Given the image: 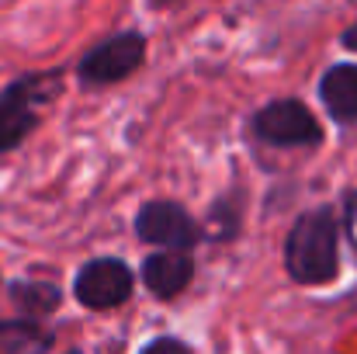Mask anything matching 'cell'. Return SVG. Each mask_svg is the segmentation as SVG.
<instances>
[{
	"label": "cell",
	"instance_id": "6da1fadb",
	"mask_svg": "<svg viewBox=\"0 0 357 354\" xmlns=\"http://www.w3.org/2000/svg\"><path fill=\"white\" fill-rule=\"evenodd\" d=\"M284 271L295 285H330L340 274V223L330 205L302 212L284 239Z\"/></svg>",
	"mask_w": 357,
	"mask_h": 354
},
{
	"label": "cell",
	"instance_id": "7a4b0ae2",
	"mask_svg": "<svg viewBox=\"0 0 357 354\" xmlns=\"http://www.w3.org/2000/svg\"><path fill=\"white\" fill-rule=\"evenodd\" d=\"M63 94V70L14 77L0 91V156L14 153L38 125L42 108Z\"/></svg>",
	"mask_w": 357,
	"mask_h": 354
},
{
	"label": "cell",
	"instance_id": "3957f363",
	"mask_svg": "<svg viewBox=\"0 0 357 354\" xmlns=\"http://www.w3.org/2000/svg\"><path fill=\"white\" fill-rule=\"evenodd\" d=\"M253 135L274 149H312L323 142V125L298 98H278L257 108L250 118Z\"/></svg>",
	"mask_w": 357,
	"mask_h": 354
},
{
	"label": "cell",
	"instance_id": "277c9868",
	"mask_svg": "<svg viewBox=\"0 0 357 354\" xmlns=\"http://www.w3.org/2000/svg\"><path fill=\"white\" fill-rule=\"evenodd\" d=\"M142 63H146V35L119 31V35L98 42L91 52H84V59L77 63V84L84 91L115 87L121 80H128L132 73H139Z\"/></svg>",
	"mask_w": 357,
	"mask_h": 354
},
{
	"label": "cell",
	"instance_id": "5b68a950",
	"mask_svg": "<svg viewBox=\"0 0 357 354\" xmlns=\"http://www.w3.org/2000/svg\"><path fill=\"white\" fill-rule=\"evenodd\" d=\"M132 288L135 274L121 257H94L73 278V299L91 313H108L125 306L132 299Z\"/></svg>",
	"mask_w": 357,
	"mask_h": 354
},
{
	"label": "cell",
	"instance_id": "8992f818",
	"mask_svg": "<svg viewBox=\"0 0 357 354\" xmlns=\"http://www.w3.org/2000/svg\"><path fill=\"white\" fill-rule=\"evenodd\" d=\"M135 236L160 250H195L202 243V226L191 219V212L181 202L153 198L135 212Z\"/></svg>",
	"mask_w": 357,
	"mask_h": 354
},
{
	"label": "cell",
	"instance_id": "52a82bcc",
	"mask_svg": "<svg viewBox=\"0 0 357 354\" xmlns=\"http://www.w3.org/2000/svg\"><path fill=\"white\" fill-rule=\"evenodd\" d=\"M139 278L149 288V295H156L163 302L177 299L195 278V257L188 250H156L142 260Z\"/></svg>",
	"mask_w": 357,
	"mask_h": 354
},
{
	"label": "cell",
	"instance_id": "ba28073f",
	"mask_svg": "<svg viewBox=\"0 0 357 354\" xmlns=\"http://www.w3.org/2000/svg\"><path fill=\"white\" fill-rule=\"evenodd\" d=\"M319 101L337 125L357 121V63H333L319 77Z\"/></svg>",
	"mask_w": 357,
	"mask_h": 354
},
{
	"label": "cell",
	"instance_id": "9c48e42d",
	"mask_svg": "<svg viewBox=\"0 0 357 354\" xmlns=\"http://www.w3.org/2000/svg\"><path fill=\"white\" fill-rule=\"evenodd\" d=\"M52 330H45L38 320H0V354H49Z\"/></svg>",
	"mask_w": 357,
	"mask_h": 354
},
{
	"label": "cell",
	"instance_id": "30bf717a",
	"mask_svg": "<svg viewBox=\"0 0 357 354\" xmlns=\"http://www.w3.org/2000/svg\"><path fill=\"white\" fill-rule=\"evenodd\" d=\"M7 292H10V302L21 309V316H31V320L49 316L63 306V288L45 278H21Z\"/></svg>",
	"mask_w": 357,
	"mask_h": 354
},
{
	"label": "cell",
	"instance_id": "8fae6325",
	"mask_svg": "<svg viewBox=\"0 0 357 354\" xmlns=\"http://www.w3.org/2000/svg\"><path fill=\"white\" fill-rule=\"evenodd\" d=\"M243 230V188H229L226 195H219L208 205L205 226H202V239H215V243H229L236 239Z\"/></svg>",
	"mask_w": 357,
	"mask_h": 354
},
{
	"label": "cell",
	"instance_id": "7c38bea8",
	"mask_svg": "<svg viewBox=\"0 0 357 354\" xmlns=\"http://www.w3.org/2000/svg\"><path fill=\"white\" fill-rule=\"evenodd\" d=\"M337 223H340V236H347V243H351V250H354V257H357V188L344 195V205H340V219Z\"/></svg>",
	"mask_w": 357,
	"mask_h": 354
},
{
	"label": "cell",
	"instance_id": "4fadbf2b",
	"mask_svg": "<svg viewBox=\"0 0 357 354\" xmlns=\"http://www.w3.org/2000/svg\"><path fill=\"white\" fill-rule=\"evenodd\" d=\"M139 354H195V348H191L188 341L167 334V337H153V341H146Z\"/></svg>",
	"mask_w": 357,
	"mask_h": 354
},
{
	"label": "cell",
	"instance_id": "5bb4252c",
	"mask_svg": "<svg viewBox=\"0 0 357 354\" xmlns=\"http://www.w3.org/2000/svg\"><path fill=\"white\" fill-rule=\"evenodd\" d=\"M340 45H344V49H351V52H357V21L344 31V35H340Z\"/></svg>",
	"mask_w": 357,
	"mask_h": 354
},
{
	"label": "cell",
	"instance_id": "9a60e30c",
	"mask_svg": "<svg viewBox=\"0 0 357 354\" xmlns=\"http://www.w3.org/2000/svg\"><path fill=\"white\" fill-rule=\"evenodd\" d=\"M66 354H84V351H80V348H73V351H66Z\"/></svg>",
	"mask_w": 357,
	"mask_h": 354
}]
</instances>
